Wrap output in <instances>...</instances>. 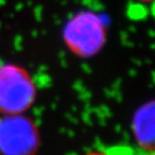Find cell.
Returning a JSON list of instances; mask_svg holds the SVG:
<instances>
[{
  "label": "cell",
  "instance_id": "6da1fadb",
  "mask_svg": "<svg viewBox=\"0 0 155 155\" xmlns=\"http://www.w3.org/2000/svg\"><path fill=\"white\" fill-rule=\"evenodd\" d=\"M36 98V83L26 68L14 63L0 65V115L25 114Z\"/></svg>",
  "mask_w": 155,
  "mask_h": 155
},
{
  "label": "cell",
  "instance_id": "7a4b0ae2",
  "mask_svg": "<svg viewBox=\"0 0 155 155\" xmlns=\"http://www.w3.org/2000/svg\"><path fill=\"white\" fill-rule=\"evenodd\" d=\"M41 135L26 114L0 115V155H37Z\"/></svg>",
  "mask_w": 155,
  "mask_h": 155
},
{
  "label": "cell",
  "instance_id": "3957f363",
  "mask_svg": "<svg viewBox=\"0 0 155 155\" xmlns=\"http://www.w3.org/2000/svg\"><path fill=\"white\" fill-rule=\"evenodd\" d=\"M63 38L66 46L73 55L91 58L101 51L106 41V32L97 17L83 14L68 23Z\"/></svg>",
  "mask_w": 155,
  "mask_h": 155
},
{
  "label": "cell",
  "instance_id": "277c9868",
  "mask_svg": "<svg viewBox=\"0 0 155 155\" xmlns=\"http://www.w3.org/2000/svg\"><path fill=\"white\" fill-rule=\"evenodd\" d=\"M131 127L141 148L155 150V100L147 102L136 111Z\"/></svg>",
  "mask_w": 155,
  "mask_h": 155
}]
</instances>
